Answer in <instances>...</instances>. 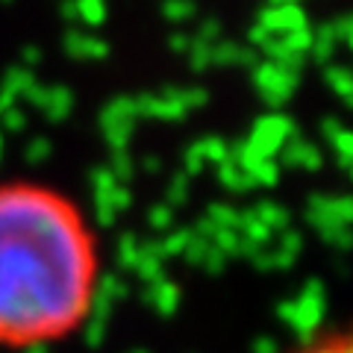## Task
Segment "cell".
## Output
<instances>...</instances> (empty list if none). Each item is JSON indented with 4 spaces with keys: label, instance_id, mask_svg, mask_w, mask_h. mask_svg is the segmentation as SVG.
<instances>
[{
    "label": "cell",
    "instance_id": "1",
    "mask_svg": "<svg viewBox=\"0 0 353 353\" xmlns=\"http://www.w3.org/2000/svg\"><path fill=\"white\" fill-rule=\"evenodd\" d=\"M101 236L83 203L41 180H0V347L74 336L97 306Z\"/></svg>",
    "mask_w": 353,
    "mask_h": 353
},
{
    "label": "cell",
    "instance_id": "2",
    "mask_svg": "<svg viewBox=\"0 0 353 353\" xmlns=\"http://www.w3.org/2000/svg\"><path fill=\"white\" fill-rule=\"evenodd\" d=\"M292 353H353V345L347 333H324Z\"/></svg>",
    "mask_w": 353,
    "mask_h": 353
}]
</instances>
